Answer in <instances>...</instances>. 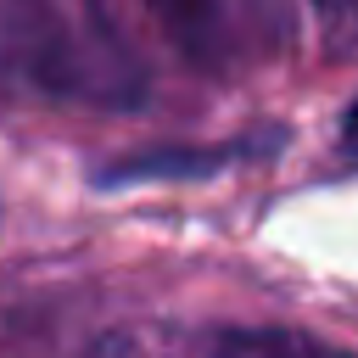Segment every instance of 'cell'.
<instances>
[{
    "instance_id": "6da1fadb",
    "label": "cell",
    "mask_w": 358,
    "mask_h": 358,
    "mask_svg": "<svg viewBox=\"0 0 358 358\" xmlns=\"http://www.w3.org/2000/svg\"><path fill=\"white\" fill-rule=\"evenodd\" d=\"M134 22L157 34L151 0H0V73L67 106L129 112L151 90Z\"/></svg>"
},
{
    "instance_id": "7a4b0ae2",
    "label": "cell",
    "mask_w": 358,
    "mask_h": 358,
    "mask_svg": "<svg viewBox=\"0 0 358 358\" xmlns=\"http://www.w3.org/2000/svg\"><path fill=\"white\" fill-rule=\"evenodd\" d=\"M213 358H352V352L324 347V341L296 336V330H235L218 341Z\"/></svg>"
},
{
    "instance_id": "3957f363",
    "label": "cell",
    "mask_w": 358,
    "mask_h": 358,
    "mask_svg": "<svg viewBox=\"0 0 358 358\" xmlns=\"http://www.w3.org/2000/svg\"><path fill=\"white\" fill-rule=\"evenodd\" d=\"M313 17L336 56H358V0H313Z\"/></svg>"
},
{
    "instance_id": "277c9868",
    "label": "cell",
    "mask_w": 358,
    "mask_h": 358,
    "mask_svg": "<svg viewBox=\"0 0 358 358\" xmlns=\"http://www.w3.org/2000/svg\"><path fill=\"white\" fill-rule=\"evenodd\" d=\"M341 145L358 157V101H352V106H347V117H341Z\"/></svg>"
}]
</instances>
